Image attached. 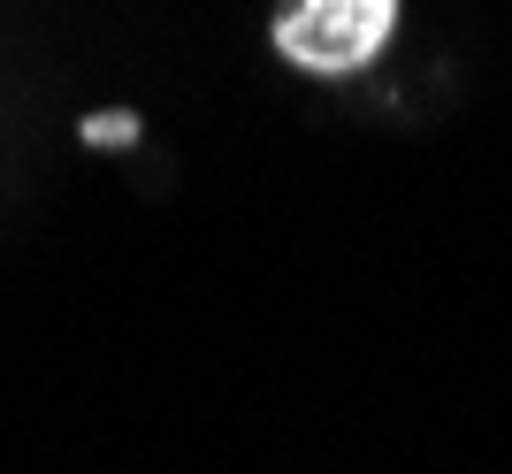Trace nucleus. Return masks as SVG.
Here are the masks:
<instances>
[{"instance_id":"nucleus-2","label":"nucleus","mask_w":512,"mask_h":474,"mask_svg":"<svg viewBox=\"0 0 512 474\" xmlns=\"http://www.w3.org/2000/svg\"><path fill=\"white\" fill-rule=\"evenodd\" d=\"M138 138V115H92L85 123V146H130Z\"/></svg>"},{"instance_id":"nucleus-1","label":"nucleus","mask_w":512,"mask_h":474,"mask_svg":"<svg viewBox=\"0 0 512 474\" xmlns=\"http://www.w3.org/2000/svg\"><path fill=\"white\" fill-rule=\"evenodd\" d=\"M390 23H398V0H291L276 23V54L299 69H360L383 54Z\"/></svg>"}]
</instances>
